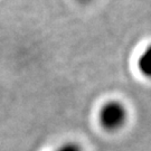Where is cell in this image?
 I'll return each mask as SVG.
<instances>
[{
    "label": "cell",
    "mask_w": 151,
    "mask_h": 151,
    "mask_svg": "<svg viewBox=\"0 0 151 151\" xmlns=\"http://www.w3.org/2000/svg\"><path fill=\"white\" fill-rule=\"evenodd\" d=\"M56 151H83V149L76 142H66L64 145H62Z\"/></svg>",
    "instance_id": "3"
},
{
    "label": "cell",
    "mask_w": 151,
    "mask_h": 151,
    "mask_svg": "<svg viewBox=\"0 0 151 151\" xmlns=\"http://www.w3.org/2000/svg\"><path fill=\"white\" fill-rule=\"evenodd\" d=\"M138 70L145 77L151 78V45L140 54L137 62Z\"/></svg>",
    "instance_id": "2"
},
{
    "label": "cell",
    "mask_w": 151,
    "mask_h": 151,
    "mask_svg": "<svg viewBox=\"0 0 151 151\" xmlns=\"http://www.w3.org/2000/svg\"><path fill=\"white\" fill-rule=\"evenodd\" d=\"M80 2H82V4H88V2H91L92 0H78Z\"/></svg>",
    "instance_id": "4"
},
{
    "label": "cell",
    "mask_w": 151,
    "mask_h": 151,
    "mask_svg": "<svg viewBox=\"0 0 151 151\" xmlns=\"http://www.w3.org/2000/svg\"><path fill=\"white\" fill-rule=\"evenodd\" d=\"M128 119L127 109L118 101H110L103 105L99 112V121L106 131L121 129Z\"/></svg>",
    "instance_id": "1"
}]
</instances>
